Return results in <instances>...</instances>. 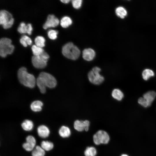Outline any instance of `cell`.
I'll return each mask as SVG.
<instances>
[{"instance_id":"obj_4","label":"cell","mask_w":156,"mask_h":156,"mask_svg":"<svg viewBox=\"0 0 156 156\" xmlns=\"http://www.w3.org/2000/svg\"><path fill=\"white\" fill-rule=\"evenodd\" d=\"M10 39L3 38L0 40V55L5 57L8 54H12L14 49V46Z\"/></svg>"},{"instance_id":"obj_33","label":"cell","mask_w":156,"mask_h":156,"mask_svg":"<svg viewBox=\"0 0 156 156\" xmlns=\"http://www.w3.org/2000/svg\"><path fill=\"white\" fill-rule=\"evenodd\" d=\"M120 156H129L126 154H123L122 155Z\"/></svg>"},{"instance_id":"obj_17","label":"cell","mask_w":156,"mask_h":156,"mask_svg":"<svg viewBox=\"0 0 156 156\" xmlns=\"http://www.w3.org/2000/svg\"><path fill=\"white\" fill-rule=\"evenodd\" d=\"M156 96V93L155 92L149 91L144 94L143 97L151 105L155 99Z\"/></svg>"},{"instance_id":"obj_2","label":"cell","mask_w":156,"mask_h":156,"mask_svg":"<svg viewBox=\"0 0 156 156\" xmlns=\"http://www.w3.org/2000/svg\"><path fill=\"white\" fill-rule=\"evenodd\" d=\"M18 77L20 82L23 85L31 88L34 87L36 81L34 76L27 72V69L22 67L18 72Z\"/></svg>"},{"instance_id":"obj_12","label":"cell","mask_w":156,"mask_h":156,"mask_svg":"<svg viewBox=\"0 0 156 156\" xmlns=\"http://www.w3.org/2000/svg\"><path fill=\"white\" fill-rule=\"evenodd\" d=\"M32 30V28L30 23L26 25L23 22L20 23L17 29L18 31L20 33H27L29 35L31 34Z\"/></svg>"},{"instance_id":"obj_25","label":"cell","mask_w":156,"mask_h":156,"mask_svg":"<svg viewBox=\"0 0 156 156\" xmlns=\"http://www.w3.org/2000/svg\"><path fill=\"white\" fill-rule=\"evenodd\" d=\"M154 73L153 71L148 69H145L142 73V77L145 80H148L150 77L154 76Z\"/></svg>"},{"instance_id":"obj_30","label":"cell","mask_w":156,"mask_h":156,"mask_svg":"<svg viewBox=\"0 0 156 156\" xmlns=\"http://www.w3.org/2000/svg\"><path fill=\"white\" fill-rule=\"evenodd\" d=\"M138 102L140 104L145 107L151 105L143 97L140 98L138 100Z\"/></svg>"},{"instance_id":"obj_26","label":"cell","mask_w":156,"mask_h":156,"mask_svg":"<svg viewBox=\"0 0 156 156\" xmlns=\"http://www.w3.org/2000/svg\"><path fill=\"white\" fill-rule=\"evenodd\" d=\"M34 41L36 45L38 47L42 48L45 46V39L42 36H37L35 38Z\"/></svg>"},{"instance_id":"obj_7","label":"cell","mask_w":156,"mask_h":156,"mask_svg":"<svg viewBox=\"0 0 156 156\" xmlns=\"http://www.w3.org/2000/svg\"><path fill=\"white\" fill-rule=\"evenodd\" d=\"M101 70V69L98 67L93 68L88 75V79L90 82L95 85L100 84L103 82L104 78L99 74Z\"/></svg>"},{"instance_id":"obj_13","label":"cell","mask_w":156,"mask_h":156,"mask_svg":"<svg viewBox=\"0 0 156 156\" xmlns=\"http://www.w3.org/2000/svg\"><path fill=\"white\" fill-rule=\"evenodd\" d=\"M37 131L39 136L42 138L48 137L50 133L49 128L44 125L39 126L37 128Z\"/></svg>"},{"instance_id":"obj_10","label":"cell","mask_w":156,"mask_h":156,"mask_svg":"<svg viewBox=\"0 0 156 156\" xmlns=\"http://www.w3.org/2000/svg\"><path fill=\"white\" fill-rule=\"evenodd\" d=\"M59 22L58 19L54 15L49 14L43 27L44 29H46L49 27H55L58 25Z\"/></svg>"},{"instance_id":"obj_23","label":"cell","mask_w":156,"mask_h":156,"mask_svg":"<svg viewBox=\"0 0 156 156\" xmlns=\"http://www.w3.org/2000/svg\"><path fill=\"white\" fill-rule=\"evenodd\" d=\"M21 43L24 47H27V45H30L32 43L31 39L26 35H23L20 39Z\"/></svg>"},{"instance_id":"obj_1","label":"cell","mask_w":156,"mask_h":156,"mask_svg":"<svg viewBox=\"0 0 156 156\" xmlns=\"http://www.w3.org/2000/svg\"><path fill=\"white\" fill-rule=\"evenodd\" d=\"M36 83L40 92L44 93L46 91V87L50 88H54L57 85L55 78L50 74L42 72L38 77Z\"/></svg>"},{"instance_id":"obj_18","label":"cell","mask_w":156,"mask_h":156,"mask_svg":"<svg viewBox=\"0 0 156 156\" xmlns=\"http://www.w3.org/2000/svg\"><path fill=\"white\" fill-rule=\"evenodd\" d=\"M45 151L41 146L37 145L32 151V156H44Z\"/></svg>"},{"instance_id":"obj_8","label":"cell","mask_w":156,"mask_h":156,"mask_svg":"<svg viewBox=\"0 0 156 156\" xmlns=\"http://www.w3.org/2000/svg\"><path fill=\"white\" fill-rule=\"evenodd\" d=\"M109 137L107 133L102 130L98 131L93 136L94 142L97 145L102 144H107L109 142Z\"/></svg>"},{"instance_id":"obj_27","label":"cell","mask_w":156,"mask_h":156,"mask_svg":"<svg viewBox=\"0 0 156 156\" xmlns=\"http://www.w3.org/2000/svg\"><path fill=\"white\" fill-rule=\"evenodd\" d=\"M116 13L118 16L123 18L126 15L127 12L124 8L119 7L116 9Z\"/></svg>"},{"instance_id":"obj_5","label":"cell","mask_w":156,"mask_h":156,"mask_svg":"<svg viewBox=\"0 0 156 156\" xmlns=\"http://www.w3.org/2000/svg\"><path fill=\"white\" fill-rule=\"evenodd\" d=\"M49 58V55L44 51L39 55L33 56L31 58L32 63L34 66L36 68H44L46 66Z\"/></svg>"},{"instance_id":"obj_6","label":"cell","mask_w":156,"mask_h":156,"mask_svg":"<svg viewBox=\"0 0 156 156\" xmlns=\"http://www.w3.org/2000/svg\"><path fill=\"white\" fill-rule=\"evenodd\" d=\"M14 19L12 14L5 10H1L0 11V24L3 28H10L13 25Z\"/></svg>"},{"instance_id":"obj_20","label":"cell","mask_w":156,"mask_h":156,"mask_svg":"<svg viewBox=\"0 0 156 156\" xmlns=\"http://www.w3.org/2000/svg\"><path fill=\"white\" fill-rule=\"evenodd\" d=\"M41 146L45 151H49L51 150L54 147L53 143L49 141H43L40 144Z\"/></svg>"},{"instance_id":"obj_16","label":"cell","mask_w":156,"mask_h":156,"mask_svg":"<svg viewBox=\"0 0 156 156\" xmlns=\"http://www.w3.org/2000/svg\"><path fill=\"white\" fill-rule=\"evenodd\" d=\"M21 126L24 130L26 131H30L33 129L34 127V124L32 121L29 120H26L22 123Z\"/></svg>"},{"instance_id":"obj_3","label":"cell","mask_w":156,"mask_h":156,"mask_svg":"<svg viewBox=\"0 0 156 156\" xmlns=\"http://www.w3.org/2000/svg\"><path fill=\"white\" fill-rule=\"evenodd\" d=\"M62 52L66 58L72 60L77 59L80 56V51L72 42H68L62 47Z\"/></svg>"},{"instance_id":"obj_19","label":"cell","mask_w":156,"mask_h":156,"mask_svg":"<svg viewBox=\"0 0 156 156\" xmlns=\"http://www.w3.org/2000/svg\"><path fill=\"white\" fill-rule=\"evenodd\" d=\"M42 103L40 101H36L33 102L31 105V109L35 112H39L42 109Z\"/></svg>"},{"instance_id":"obj_14","label":"cell","mask_w":156,"mask_h":156,"mask_svg":"<svg viewBox=\"0 0 156 156\" xmlns=\"http://www.w3.org/2000/svg\"><path fill=\"white\" fill-rule=\"evenodd\" d=\"M94 51L92 49L88 48L84 49L82 52V57L83 59L87 61L92 60L95 56Z\"/></svg>"},{"instance_id":"obj_11","label":"cell","mask_w":156,"mask_h":156,"mask_svg":"<svg viewBox=\"0 0 156 156\" xmlns=\"http://www.w3.org/2000/svg\"><path fill=\"white\" fill-rule=\"evenodd\" d=\"M90 126V122L88 120L84 121L77 120H75L74 124L75 129L79 131H82L84 130L88 131Z\"/></svg>"},{"instance_id":"obj_24","label":"cell","mask_w":156,"mask_h":156,"mask_svg":"<svg viewBox=\"0 0 156 156\" xmlns=\"http://www.w3.org/2000/svg\"><path fill=\"white\" fill-rule=\"evenodd\" d=\"M97 153L96 149L93 147H88L84 152L85 156H95Z\"/></svg>"},{"instance_id":"obj_21","label":"cell","mask_w":156,"mask_h":156,"mask_svg":"<svg viewBox=\"0 0 156 156\" xmlns=\"http://www.w3.org/2000/svg\"><path fill=\"white\" fill-rule=\"evenodd\" d=\"M60 23L62 27L67 28L72 24V20L69 17L65 16L62 18Z\"/></svg>"},{"instance_id":"obj_28","label":"cell","mask_w":156,"mask_h":156,"mask_svg":"<svg viewBox=\"0 0 156 156\" xmlns=\"http://www.w3.org/2000/svg\"><path fill=\"white\" fill-rule=\"evenodd\" d=\"M31 49L34 56L39 55L44 51L42 48L38 47L36 45H33Z\"/></svg>"},{"instance_id":"obj_32","label":"cell","mask_w":156,"mask_h":156,"mask_svg":"<svg viewBox=\"0 0 156 156\" xmlns=\"http://www.w3.org/2000/svg\"><path fill=\"white\" fill-rule=\"evenodd\" d=\"M60 1L62 3H68L70 1V0H61Z\"/></svg>"},{"instance_id":"obj_22","label":"cell","mask_w":156,"mask_h":156,"mask_svg":"<svg viewBox=\"0 0 156 156\" xmlns=\"http://www.w3.org/2000/svg\"><path fill=\"white\" fill-rule=\"evenodd\" d=\"M112 95L113 98L118 101L121 100L124 96L122 92L118 89H114L112 92Z\"/></svg>"},{"instance_id":"obj_9","label":"cell","mask_w":156,"mask_h":156,"mask_svg":"<svg viewBox=\"0 0 156 156\" xmlns=\"http://www.w3.org/2000/svg\"><path fill=\"white\" fill-rule=\"evenodd\" d=\"M26 142L24 143L22 146L27 151H32L35 147L36 141L35 138L33 136L29 135L26 138Z\"/></svg>"},{"instance_id":"obj_29","label":"cell","mask_w":156,"mask_h":156,"mask_svg":"<svg viewBox=\"0 0 156 156\" xmlns=\"http://www.w3.org/2000/svg\"><path fill=\"white\" fill-rule=\"evenodd\" d=\"M58 33V32L57 31L51 29L48 31L47 35L50 39L52 40H55L57 38Z\"/></svg>"},{"instance_id":"obj_31","label":"cell","mask_w":156,"mask_h":156,"mask_svg":"<svg viewBox=\"0 0 156 156\" xmlns=\"http://www.w3.org/2000/svg\"><path fill=\"white\" fill-rule=\"evenodd\" d=\"M82 0H73L72 1V4L73 7L75 9L80 8L81 5Z\"/></svg>"},{"instance_id":"obj_15","label":"cell","mask_w":156,"mask_h":156,"mask_svg":"<svg viewBox=\"0 0 156 156\" xmlns=\"http://www.w3.org/2000/svg\"><path fill=\"white\" fill-rule=\"evenodd\" d=\"M59 134L63 138L68 137L71 134V131L69 128L66 126H62L59 130Z\"/></svg>"}]
</instances>
